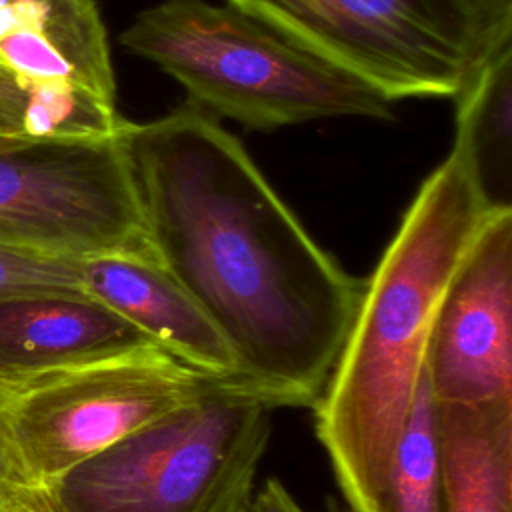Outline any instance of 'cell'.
Wrapping results in <instances>:
<instances>
[{"instance_id": "52a82bcc", "label": "cell", "mask_w": 512, "mask_h": 512, "mask_svg": "<svg viewBox=\"0 0 512 512\" xmlns=\"http://www.w3.org/2000/svg\"><path fill=\"white\" fill-rule=\"evenodd\" d=\"M0 244L76 260L158 262L122 128L0 148Z\"/></svg>"}, {"instance_id": "3957f363", "label": "cell", "mask_w": 512, "mask_h": 512, "mask_svg": "<svg viewBox=\"0 0 512 512\" xmlns=\"http://www.w3.org/2000/svg\"><path fill=\"white\" fill-rule=\"evenodd\" d=\"M120 42L178 80L190 104L252 130L392 114L386 94L234 2L166 0L140 12Z\"/></svg>"}, {"instance_id": "4fadbf2b", "label": "cell", "mask_w": 512, "mask_h": 512, "mask_svg": "<svg viewBox=\"0 0 512 512\" xmlns=\"http://www.w3.org/2000/svg\"><path fill=\"white\" fill-rule=\"evenodd\" d=\"M454 152L492 204L508 202L512 166V38L494 46L456 96Z\"/></svg>"}, {"instance_id": "7a4b0ae2", "label": "cell", "mask_w": 512, "mask_h": 512, "mask_svg": "<svg viewBox=\"0 0 512 512\" xmlns=\"http://www.w3.org/2000/svg\"><path fill=\"white\" fill-rule=\"evenodd\" d=\"M492 204L452 150L422 182L360 300L314 428L350 512H380L394 446L412 408L442 296Z\"/></svg>"}, {"instance_id": "7402d4cb", "label": "cell", "mask_w": 512, "mask_h": 512, "mask_svg": "<svg viewBox=\"0 0 512 512\" xmlns=\"http://www.w3.org/2000/svg\"><path fill=\"white\" fill-rule=\"evenodd\" d=\"M14 142H20V140H4V138H0V148L10 146V144H14Z\"/></svg>"}, {"instance_id": "ba28073f", "label": "cell", "mask_w": 512, "mask_h": 512, "mask_svg": "<svg viewBox=\"0 0 512 512\" xmlns=\"http://www.w3.org/2000/svg\"><path fill=\"white\" fill-rule=\"evenodd\" d=\"M424 372L438 404L512 402V208L484 222L438 306Z\"/></svg>"}, {"instance_id": "8992f818", "label": "cell", "mask_w": 512, "mask_h": 512, "mask_svg": "<svg viewBox=\"0 0 512 512\" xmlns=\"http://www.w3.org/2000/svg\"><path fill=\"white\" fill-rule=\"evenodd\" d=\"M226 382L234 380L204 374L164 348H138L0 386V420L24 472L42 488Z\"/></svg>"}, {"instance_id": "8fae6325", "label": "cell", "mask_w": 512, "mask_h": 512, "mask_svg": "<svg viewBox=\"0 0 512 512\" xmlns=\"http://www.w3.org/2000/svg\"><path fill=\"white\" fill-rule=\"evenodd\" d=\"M0 62L116 104L98 0H0Z\"/></svg>"}, {"instance_id": "5b68a950", "label": "cell", "mask_w": 512, "mask_h": 512, "mask_svg": "<svg viewBox=\"0 0 512 512\" xmlns=\"http://www.w3.org/2000/svg\"><path fill=\"white\" fill-rule=\"evenodd\" d=\"M278 24L390 100L456 98L496 32L468 0H228Z\"/></svg>"}, {"instance_id": "2e32d148", "label": "cell", "mask_w": 512, "mask_h": 512, "mask_svg": "<svg viewBox=\"0 0 512 512\" xmlns=\"http://www.w3.org/2000/svg\"><path fill=\"white\" fill-rule=\"evenodd\" d=\"M82 262L0 244V300L32 294L86 296Z\"/></svg>"}, {"instance_id": "ffe728a7", "label": "cell", "mask_w": 512, "mask_h": 512, "mask_svg": "<svg viewBox=\"0 0 512 512\" xmlns=\"http://www.w3.org/2000/svg\"><path fill=\"white\" fill-rule=\"evenodd\" d=\"M326 512H350V510H348V506L340 504L336 498L328 496L326 498Z\"/></svg>"}, {"instance_id": "277c9868", "label": "cell", "mask_w": 512, "mask_h": 512, "mask_svg": "<svg viewBox=\"0 0 512 512\" xmlns=\"http://www.w3.org/2000/svg\"><path fill=\"white\" fill-rule=\"evenodd\" d=\"M278 406L234 380L46 482L50 512H248Z\"/></svg>"}, {"instance_id": "7c38bea8", "label": "cell", "mask_w": 512, "mask_h": 512, "mask_svg": "<svg viewBox=\"0 0 512 512\" xmlns=\"http://www.w3.org/2000/svg\"><path fill=\"white\" fill-rule=\"evenodd\" d=\"M438 412L444 512H512V402Z\"/></svg>"}, {"instance_id": "5bb4252c", "label": "cell", "mask_w": 512, "mask_h": 512, "mask_svg": "<svg viewBox=\"0 0 512 512\" xmlns=\"http://www.w3.org/2000/svg\"><path fill=\"white\" fill-rule=\"evenodd\" d=\"M114 102L54 86L0 62V138L112 136L124 126Z\"/></svg>"}, {"instance_id": "6da1fadb", "label": "cell", "mask_w": 512, "mask_h": 512, "mask_svg": "<svg viewBox=\"0 0 512 512\" xmlns=\"http://www.w3.org/2000/svg\"><path fill=\"white\" fill-rule=\"evenodd\" d=\"M122 138L160 266L230 344L242 380L278 408H312L362 282L324 252L242 142L194 104Z\"/></svg>"}, {"instance_id": "e0dca14e", "label": "cell", "mask_w": 512, "mask_h": 512, "mask_svg": "<svg viewBox=\"0 0 512 512\" xmlns=\"http://www.w3.org/2000/svg\"><path fill=\"white\" fill-rule=\"evenodd\" d=\"M18 506H48L40 488L24 472L0 420V512Z\"/></svg>"}, {"instance_id": "44dd1931", "label": "cell", "mask_w": 512, "mask_h": 512, "mask_svg": "<svg viewBox=\"0 0 512 512\" xmlns=\"http://www.w3.org/2000/svg\"><path fill=\"white\" fill-rule=\"evenodd\" d=\"M6 512H50V510H48V506H44V508H38V506H18V508H10Z\"/></svg>"}, {"instance_id": "9c48e42d", "label": "cell", "mask_w": 512, "mask_h": 512, "mask_svg": "<svg viewBox=\"0 0 512 512\" xmlns=\"http://www.w3.org/2000/svg\"><path fill=\"white\" fill-rule=\"evenodd\" d=\"M138 348L162 346L88 296L0 300V386Z\"/></svg>"}, {"instance_id": "30bf717a", "label": "cell", "mask_w": 512, "mask_h": 512, "mask_svg": "<svg viewBox=\"0 0 512 512\" xmlns=\"http://www.w3.org/2000/svg\"><path fill=\"white\" fill-rule=\"evenodd\" d=\"M82 286L88 298L132 322L180 362L210 376L242 380L226 338L158 262L114 254L86 258Z\"/></svg>"}, {"instance_id": "ac0fdd59", "label": "cell", "mask_w": 512, "mask_h": 512, "mask_svg": "<svg viewBox=\"0 0 512 512\" xmlns=\"http://www.w3.org/2000/svg\"><path fill=\"white\" fill-rule=\"evenodd\" d=\"M248 512H306L278 478H268L252 496Z\"/></svg>"}, {"instance_id": "9a60e30c", "label": "cell", "mask_w": 512, "mask_h": 512, "mask_svg": "<svg viewBox=\"0 0 512 512\" xmlns=\"http://www.w3.org/2000/svg\"><path fill=\"white\" fill-rule=\"evenodd\" d=\"M380 512H444L440 412L426 372L388 464Z\"/></svg>"}, {"instance_id": "d6986e66", "label": "cell", "mask_w": 512, "mask_h": 512, "mask_svg": "<svg viewBox=\"0 0 512 512\" xmlns=\"http://www.w3.org/2000/svg\"><path fill=\"white\" fill-rule=\"evenodd\" d=\"M488 22V26L500 34L512 32V0H468Z\"/></svg>"}]
</instances>
